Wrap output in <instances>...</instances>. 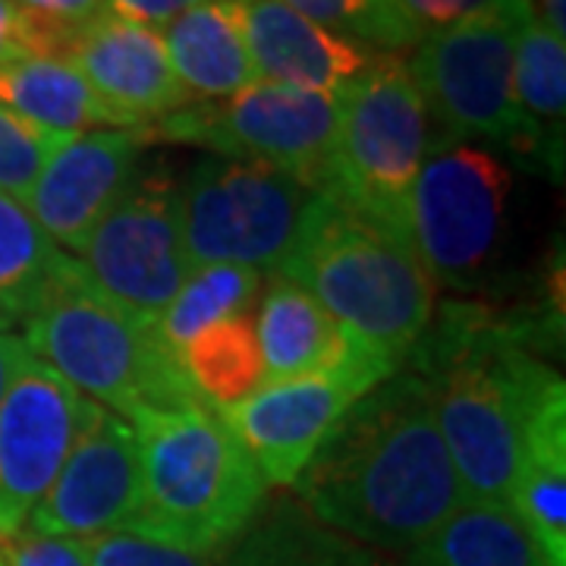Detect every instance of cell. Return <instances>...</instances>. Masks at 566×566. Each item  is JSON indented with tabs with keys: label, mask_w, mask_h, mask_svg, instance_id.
Wrapping results in <instances>:
<instances>
[{
	"label": "cell",
	"mask_w": 566,
	"mask_h": 566,
	"mask_svg": "<svg viewBox=\"0 0 566 566\" xmlns=\"http://www.w3.org/2000/svg\"><path fill=\"white\" fill-rule=\"evenodd\" d=\"M293 488L324 528L397 554L422 545L463 504L416 371H394L349 406Z\"/></svg>",
	"instance_id": "1"
},
{
	"label": "cell",
	"mask_w": 566,
	"mask_h": 566,
	"mask_svg": "<svg viewBox=\"0 0 566 566\" xmlns=\"http://www.w3.org/2000/svg\"><path fill=\"white\" fill-rule=\"evenodd\" d=\"M532 331L479 305H447L434 331L409 353L438 431L463 488V501L506 504L520 434L538 390L557 371L528 349Z\"/></svg>",
	"instance_id": "2"
},
{
	"label": "cell",
	"mask_w": 566,
	"mask_h": 566,
	"mask_svg": "<svg viewBox=\"0 0 566 566\" xmlns=\"http://www.w3.org/2000/svg\"><path fill=\"white\" fill-rule=\"evenodd\" d=\"M274 274L308 290L349 337L394 368L434 315V283L412 249L331 192L312 196Z\"/></svg>",
	"instance_id": "3"
},
{
	"label": "cell",
	"mask_w": 566,
	"mask_h": 566,
	"mask_svg": "<svg viewBox=\"0 0 566 566\" xmlns=\"http://www.w3.org/2000/svg\"><path fill=\"white\" fill-rule=\"evenodd\" d=\"M139 441L142 504L123 528L227 551L259 516L268 482L214 406L151 409L129 419Z\"/></svg>",
	"instance_id": "4"
},
{
	"label": "cell",
	"mask_w": 566,
	"mask_h": 566,
	"mask_svg": "<svg viewBox=\"0 0 566 566\" xmlns=\"http://www.w3.org/2000/svg\"><path fill=\"white\" fill-rule=\"evenodd\" d=\"M22 327L35 359L123 419L205 403L158 327L104 300L70 255Z\"/></svg>",
	"instance_id": "5"
},
{
	"label": "cell",
	"mask_w": 566,
	"mask_h": 566,
	"mask_svg": "<svg viewBox=\"0 0 566 566\" xmlns=\"http://www.w3.org/2000/svg\"><path fill=\"white\" fill-rule=\"evenodd\" d=\"M340 126L331 186L324 192L397 240H406V202L428 155V107L400 54H375L363 73L337 92Z\"/></svg>",
	"instance_id": "6"
},
{
	"label": "cell",
	"mask_w": 566,
	"mask_h": 566,
	"mask_svg": "<svg viewBox=\"0 0 566 566\" xmlns=\"http://www.w3.org/2000/svg\"><path fill=\"white\" fill-rule=\"evenodd\" d=\"M337 126V95L252 82L223 102L189 104L139 136L142 142L202 145L230 161L264 164L296 177L312 192H324L334 170Z\"/></svg>",
	"instance_id": "7"
},
{
	"label": "cell",
	"mask_w": 566,
	"mask_h": 566,
	"mask_svg": "<svg viewBox=\"0 0 566 566\" xmlns=\"http://www.w3.org/2000/svg\"><path fill=\"white\" fill-rule=\"evenodd\" d=\"M535 13V0H491L479 13L416 44L406 66L444 139H485L513 151L520 136L513 57Z\"/></svg>",
	"instance_id": "8"
},
{
	"label": "cell",
	"mask_w": 566,
	"mask_h": 566,
	"mask_svg": "<svg viewBox=\"0 0 566 566\" xmlns=\"http://www.w3.org/2000/svg\"><path fill=\"white\" fill-rule=\"evenodd\" d=\"M510 170L488 148L441 139L406 202V240L431 283L472 290L504 237Z\"/></svg>",
	"instance_id": "9"
},
{
	"label": "cell",
	"mask_w": 566,
	"mask_h": 566,
	"mask_svg": "<svg viewBox=\"0 0 566 566\" xmlns=\"http://www.w3.org/2000/svg\"><path fill=\"white\" fill-rule=\"evenodd\" d=\"M312 189L264 164L208 158L177 182L182 245L192 268L277 271L296 240Z\"/></svg>",
	"instance_id": "10"
},
{
	"label": "cell",
	"mask_w": 566,
	"mask_h": 566,
	"mask_svg": "<svg viewBox=\"0 0 566 566\" xmlns=\"http://www.w3.org/2000/svg\"><path fill=\"white\" fill-rule=\"evenodd\" d=\"M76 255L85 281L104 300L158 324L192 274L182 245L177 182L136 177Z\"/></svg>",
	"instance_id": "11"
},
{
	"label": "cell",
	"mask_w": 566,
	"mask_h": 566,
	"mask_svg": "<svg viewBox=\"0 0 566 566\" xmlns=\"http://www.w3.org/2000/svg\"><path fill=\"white\" fill-rule=\"evenodd\" d=\"M394 371L378 353L359 349L334 371L262 385L240 403L218 409L223 424L249 450L268 485L293 488L324 438L337 428L349 406Z\"/></svg>",
	"instance_id": "12"
},
{
	"label": "cell",
	"mask_w": 566,
	"mask_h": 566,
	"mask_svg": "<svg viewBox=\"0 0 566 566\" xmlns=\"http://www.w3.org/2000/svg\"><path fill=\"white\" fill-rule=\"evenodd\" d=\"M92 400L25 353L0 403V535L29 523L80 438Z\"/></svg>",
	"instance_id": "13"
},
{
	"label": "cell",
	"mask_w": 566,
	"mask_h": 566,
	"mask_svg": "<svg viewBox=\"0 0 566 566\" xmlns=\"http://www.w3.org/2000/svg\"><path fill=\"white\" fill-rule=\"evenodd\" d=\"M139 504L136 428L117 412L92 403L66 463L32 510L25 528L85 542L126 526L139 513Z\"/></svg>",
	"instance_id": "14"
},
{
	"label": "cell",
	"mask_w": 566,
	"mask_h": 566,
	"mask_svg": "<svg viewBox=\"0 0 566 566\" xmlns=\"http://www.w3.org/2000/svg\"><path fill=\"white\" fill-rule=\"evenodd\" d=\"M145 142L136 129H92L66 139L25 196L29 214L57 249L80 252L104 214L139 177Z\"/></svg>",
	"instance_id": "15"
},
{
	"label": "cell",
	"mask_w": 566,
	"mask_h": 566,
	"mask_svg": "<svg viewBox=\"0 0 566 566\" xmlns=\"http://www.w3.org/2000/svg\"><path fill=\"white\" fill-rule=\"evenodd\" d=\"M63 61L80 70L120 129L142 133L192 104L170 70L161 35L107 10L80 25Z\"/></svg>",
	"instance_id": "16"
},
{
	"label": "cell",
	"mask_w": 566,
	"mask_h": 566,
	"mask_svg": "<svg viewBox=\"0 0 566 566\" xmlns=\"http://www.w3.org/2000/svg\"><path fill=\"white\" fill-rule=\"evenodd\" d=\"M259 82L337 95L375 57L371 48L300 17L281 0H237Z\"/></svg>",
	"instance_id": "17"
},
{
	"label": "cell",
	"mask_w": 566,
	"mask_h": 566,
	"mask_svg": "<svg viewBox=\"0 0 566 566\" xmlns=\"http://www.w3.org/2000/svg\"><path fill=\"white\" fill-rule=\"evenodd\" d=\"M506 504L551 566H566V385L560 375L528 406Z\"/></svg>",
	"instance_id": "18"
},
{
	"label": "cell",
	"mask_w": 566,
	"mask_h": 566,
	"mask_svg": "<svg viewBox=\"0 0 566 566\" xmlns=\"http://www.w3.org/2000/svg\"><path fill=\"white\" fill-rule=\"evenodd\" d=\"M255 337L262 349V385L334 371L359 349H368L349 337L308 290L283 274H274L264 286Z\"/></svg>",
	"instance_id": "19"
},
{
	"label": "cell",
	"mask_w": 566,
	"mask_h": 566,
	"mask_svg": "<svg viewBox=\"0 0 566 566\" xmlns=\"http://www.w3.org/2000/svg\"><path fill=\"white\" fill-rule=\"evenodd\" d=\"M164 51L192 104L223 102L259 82L237 0H205L180 13L164 32Z\"/></svg>",
	"instance_id": "20"
},
{
	"label": "cell",
	"mask_w": 566,
	"mask_h": 566,
	"mask_svg": "<svg viewBox=\"0 0 566 566\" xmlns=\"http://www.w3.org/2000/svg\"><path fill=\"white\" fill-rule=\"evenodd\" d=\"M513 104L520 136L513 155L545 161V167L564 164L566 117V41L554 35L538 13L526 22L513 57Z\"/></svg>",
	"instance_id": "21"
},
{
	"label": "cell",
	"mask_w": 566,
	"mask_h": 566,
	"mask_svg": "<svg viewBox=\"0 0 566 566\" xmlns=\"http://www.w3.org/2000/svg\"><path fill=\"white\" fill-rule=\"evenodd\" d=\"M0 107L57 139H73L92 129H120L80 70L61 57H20L3 63Z\"/></svg>",
	"instance_id": "22"
},
{
	"label": "cell",
	"mask_w": 566,
	"mask_h": 566,
	"mask_svg": "<svg viewBox=\"0 0 566 566\" xmlns=\"http://www.w3.org/2000/svg\"><path fill=\"white\" fill-rule=\"evenodd\" d=\"M406 566H551V560L510 504L463 501L406 554Z\"/></svg>",
	"instance_id": "23"
},
{
	"label": "cell",
	"mask_w": 566,
	"mask_h": 566,
	"mask_svg": "<svg viewBox=\"0 0 566 566\" xmlns=\"http://www.w3.org/2000/svg\"><path fill=\"white\" fill-rule=\"evenodd\" d=\"M221 566H385L368 547L324 528L296 501L259 510Z\"/></svg>",
	"instance_id": "24"
},
{
	"label": "cell",
	"mask_w": 566,
	"mask_h": 566,
	"mask_svg": "<svg viewBox=\"0 0 566 566\" xmlns=\"http://www.w3.org/2000/svg\"><path fill=\"white\" fill-rule=\"evenodd\" d=\"M63 262L29 208L0 192V327L17 331L32 318Z\"/></svg>",
	"instance_id": "25"
},
{
	"label": "cell",
	"mask_w": 566,
	"mask_h": 566,
	"mask_svg": "<svg viewBox=\"0 0 566 566\" xmlns=\"http://www.w3.org/2000/svg\"><path fill=\"white\" fill-rule=\"evenodd\" d=\"M180 363L208 406L227 409L245 400L264 381L252 312L205 327L182 346Z\"/></svg>",
	"instance_id": "26"
},
{
	"label": "cell",
	"mask_w": 566,
	"mask_h": 566,
	"mask_svg": "<svg viewBox=\"0 0 566 566\" xmlns=\"http://www.w3.org/2000/svg\"><path fill=\"white\" fill-rule=\"evenodd\" d=\"M264 274L243 264H202L192 268L174 303L164 308L158 318V334L164 344L180 353L196 334H202L211 324L227 322L252 312L255 296L262 293Z\"/></svg>",
	"instance_id": "27"
},
{
	"label": "cell",
	"mask_w": 566,
	"mask_h": 566,
	"mask_svg": "<svg viewBox=\"0 0 566 566\" xmlns=\"http://www.w3.org/2000/svg\"><path fill=\"white\" fill-rule=\"evenodd\" d=\"M281 3L327 32L359 41L365 48H381V54L416 48L403 22L397 20L390 0H281Z\"/></svg>",
	"instance_id": "28"
},
{
	"label": "cell",
	"mask_w": 566,
	"mask_h": 566,
	"mask_svg": "<svg viewBox=\"0 0 566 566\" xmlns=\"http://www.w3.org/2000/svg\"><path fill=\"white\" fill-rule=\"evenodd\" d=\"M88 566H221L227 551H192V547L161 542L133 528H114L85 538Z\"/></svg>",
	"instance_id": "29"
},
{
	"label": "cell",
	"mask_w": 566,
	"mask_h": 566,
	"mask_svg": "<svg viewBox=\"0 0 566 566\" xmlns=\"http://www.w3.org/2000/svg\"><path fill=\"white\" fill-rule=\"evenodd\" d=\"M66 139L48 136L7 107H0V192L25 202L39 180L41 167Z\"/></svg>",
	"instance_id": "30"
},
{
	"label": "cell",
	"mask_w": 566,
	"mask_h": 566,
	"mask_svg": "<svg viewBox=\"0 0 566 566\" xmlns=\"http://www.w3.org/2000/svg\"><path fill=\"white\" fill-rule=\"evenodd\" d=\"M0 566H88V560L85 545L76 538L20 528L13 535H0Z\"/></svg>",
	"instance_id": "31"
},
{
	"label": "cell",
	"mask_w": 566,
	"mask_h": 566,
	"mask_svg": "<svg viewBox=\"0 0 566 566\" xmlns=\"http://www.w3.org/2000/svg\"><path fill=\"white\" fill-rule=\"evenodd\" d=\"M491 0H390L397 20L403 22L406 32L419 44L424 35L444 32L450 25L463 22L465 17L479 13Z\"/></svg>",
	"instance_id": "32"
},
{
	"label": "cell",
	"mask_w": 566,
	"mask_h": 566,
	"mask_svg": "<svg viewBox=\"0 0 566 566\" xmlns=\"http://www.w3.org/2000/svg\"><path fill=\"white\" fill-rule=\"evenodd\" d=\"M32 20L48 22L54 29H80L104 13V0H13Z\"/></svg>",
	"instance_id": "33"
},
{
	"label": "cell",
	"mask_w": 566,
	"mask_h": 566,
	"mask_svg": "<svg viewBox=\"0 0 566 566\" xmlns=\"http://www.w3.org/2000/svg\"><path fill=\"white\" fill-rule=\"evenodd\" d=\"M199 3H205V0H104V10L120 17V20L158 32V25H170L180 13L199 7Z\"/></svg>",
	"instance_id": "34"
},
{
	"label": "cell",
	"mask_w": 566,
	"mask_h": 566,
	"mask_svg": "<svg viewBox=\"0 0 566 566\" xmlns=\"http://www.w3.org/2000/svg\"><path fill=\"white\" fill-rule=\"evenodd\" d=\"M29 57V25L13 0H0V66Z\"/></svg>",
	"instance_id": "35"
},
{
	"label": "cell",
	"mask_w": 566,
	"mask_h": 566,
	"mask_svg": "<svg viewBox=\"0 0 566 566\" xmlns=\"http://www.w3.org/2000/svg\"><path fill=\"white\" fill-rule=\"evenodd\" d=\"M25 353H29V346L22 340V334L10 331V327H0V403H3V394L10 387V378L17 375Z\"/></svg>",
	"instance_id": "36"
},
{
	"label": "cell",
	"mask_w": 566,
	"mask_h": 566,
	"mask_svg": "<svg viewBox=\"0 0 566 566\" xmlns=\"http://www.w3.org/2000/svg\"><path fill=\"white\" fill-rule=\"evenodd\" d=\"M538 20L545 22L554 35L566 39V0H542V13H538Z\"/></svg>",
	"instance_id": "37"
}]
</instances>
